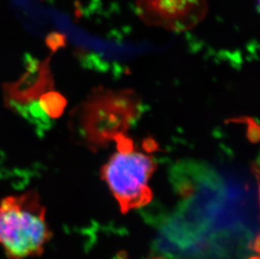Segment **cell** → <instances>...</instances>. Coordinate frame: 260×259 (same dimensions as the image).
Segmentation results:
<instances>
[{
	"mask_svg": "<svg viewBox=\"0 0 260 259\" xmlns=\"http://www.w3.org/2000/svg\"><path fill=\"white\" fill-rule=\"evenodd\" d=\"M249 259H258V257H251V258H249Z\"/></svg>",
	"mask_w": 260,
	"mask_h": 259,
	"instance_id": "cell-9",
	"label": "cell"
},
{
	"mask_svg": "<svg viewBox=\"0 0 260 259\" xmlns=\"http://www.w3.org/2000/svg\"><path fill=\"white\" fill-rule=\"evenodd\" d=\"M26 72L15 83L5 85L6 101L15 103H28L37 101L53 87L49 60L42 61L29 57L25 62Z\"/></svg>",
	"mask_w": 260,
	"mask_h": 259,
	"instance_id": "cell-5",
	"label": "cell"
},
{
	"mask_svg": "<svg viewBox=\"0 0 260 259\" xmlns=\"http://www.w3.org/2000/svg\"><path fill=\"white\" fill-rule=\"evenodd\" d=\"M40 105L50 118L57 119L63 114L67 101L63 95L55 91H47L41 96Z\"/></svg>",
	"mask_w": 260,
	"mask_h": 259,
	"instance_id": "cell-7",
	"label": "cell"
},
{
	"mask_svg": "<svg viewBox=\"0 0 260 259\" xmlns=\"http://www.w3.org/2000/svg\"><path fill=\"white\" fill-rule=\"evenodd\" d=\"M152 259H165V258H159V257H156V258H152Z\"/></svg>",
	"mask_w": 260,
	"mask_h": 259,
	"instance_id": "cell-10",
	"label": "cell"
},
{
	"mask_svg": "<svg viewBox=\"0 0 260 259\" xmlns=\"http://www.w3.org/2000/svg\"><path fill=\"white\" fill-rule=\"evenodd\" d=\"M141 20L151 26L181 32L206 17L207 0H136Z\"/></svg>",
	"mask_w": 260,
	"mask_h": 259,
	"instance_id": "cell-4",
	"label": "cell"
},
{
	"mask_svg": "<svg viewBox=\"0 0 260 259\" xmlns=\"http://www.w3.org/2000/svg\"><path fill=\"white\" fill-rule=\"evenodd\" d=\"M46 44L52 52H56L59 48L65 46V37L60 33H51L46 38Z\"/></svg>",
	"mask_w": 260,
	"mask_h": 259,
	"instance_id": "cell-8",
	"label": "cell"
},
{
	"mask_svg": "<svg viewBox=\"0 0 260 259\" xmlns=\"http://www.w3.org/2000/svg\"><path fill=\"white\" fill-rule=\"evenodd\" d=\"M116 142L117 152L102 167L101 174L125 215L152 201L148 181L156 170V164L152 156L136 152L133 142L125 136Z\"/></svg>",
	"mask_w": 260,
	"mask_h": 259,
	"instance_id": "cell-3",
	"label": "cell"
},
{
	"mask_svg": "<svg viewBox=\"0 0 260 259\" xmlns=\"http://www.w3.org/2000/svg\"><path fill=\"white\" fill-rule=\"evenodd\" d=\"M6 104L8 107L12 109L30 123L40 135L44 134L47 130L52 127V120H50L49 116L44 112L37 101L24 104L6 101Z\"/></svg>",
	"mask_w": 260,
	"mask_h": 259,
	"instance_id": "cell-6",
	"label": "cell"
},
{
	"mask_svg": "<svg viewBox=\"0 0 260 259\" xmlns=\"http://www.w3.org/2000/svg\"><path fill=\"white\" fill-rule=\"evenodd\" d=\"M53 237L39 193L0 199V247L9 259L39 257Z\"/></svg>",
	"mask_w": 260,
	"mask_h": 259,
	"instance_id": "cell-2",
	"label": "cell"
},
{
	"mask_svg": "<svg viewBox=\"0 0 260 259\" xmlns=\"http://www.w3.org/2000/svg\"><path fill=\"white\" fill-rule=\"evenodd\" d=\"M142 112L140 98L132 89H93L73 112V129L89 149L107 147L130 129Z\"/></svg>",
	"mask_w": 260,
	"mask_h": 259,
	"instance_id": "cell-1",
	"label": "cell"
}]
</instances>
